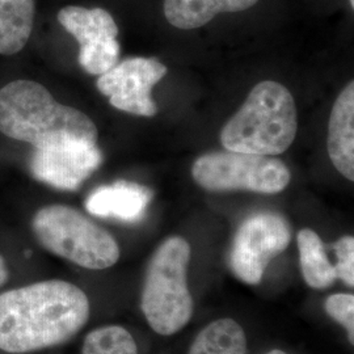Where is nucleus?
Segmentation results:
<instances>
[{
    "label": "nucleus",
    "mask_w": 354,
    "mask_h": 354,
    "mask_svg": "<svg viewBox=\"0 0 354 354\" xmlns=\"http://www.w3.org/2000/svg\"><path fill=\"white\" fill-rule=\"evenodd\" d=\"M167 74V67L152 58H130L117 64L97 79V89L111 105L127 113L152 117L158 106L151 91Z\"/></svg>",
    "instance_id": "10"
},
{
    "label": "nucleus",
    "mask_w": 354,
    "mask_h": 354,
    "mask_svg": "<svg viewBox=\"0 0 354 354\" xmlns=\"http://www.w3.org/2000/svg\"><path fill=\"white\" fill-rule=\"evenodd\" d=\"M189 261V243L171 236L158 247L147 266L140 307L150 327L162 336L175 335L193 315L187 279Z\"/></svg>",
    "instance_id": "4"
},
{
    "label": "nucleus",
    "mask_w": 354,
    "mask_h": 354,
    "mask_svg": "<svg viewBox=\"0 0 354 354\" xmlns=\"http://www.w3.org/2000/svg\"><path fill=\"white\" fill-rule=\"evenodd\" d=\"M58 21L79 42V64L86 73L102 75L118 64V26L108 11L68 6L58 12Z\"/></svg>",
    "instance_id": "9"
},
{
    "label": "nucleus",
    "mask_w": 354,
    "mask_h": 354,
    "mask_svg": "<svg viewBox=\"0 0 354 354\" xmlns=\"http://www.w3.org/2000/svg\"><path fill=\"white\" fill-rule=\"evenodd\" d=\"M297 241L306 283L314 289L329 288L337 277L320 236L315 231L304 228L298 232Z\"/></svg>",
    "instance_id": "15"
},
{
    "label": "nucleus",
    "mask_w": 354,
    "mask_h": 354,
    "mask_svg": "<svg viewBox=\"0 0 354 354\" xmlns=\"http://www.w3.org/2000/svg\"><path fill=\"white\" fill-rule=\"evenodd\" d=\"M8 277H10L8 266L6 264V260L3 259V256L0 254V288L8 281Z\"/></svg>",
    "instance_id": "20"
},
{
    "label": "nucleus",
    "mask_w": 354,
    "mask_h": 354,
    "mask_svg": "<svg viewBox=\"0 0 354 354\" xmlns=\"http://www.w3.org/2000/svg\"><path fill=\"white\" fill-rule=\"evenodd\" d=\"M291 228L282 215L263 212L248 216L238 228L230 252V268L247 285H257L266 266L290 244Z\"/></svg>",
    "instance_id": "7"
},
{
    "label": "nucleus",
    "mask_w": 354,
    "mask_h": 354,
    "mask_svg": "<svg viewBox=\"0 0 354 354\" xmlns=\"http://www.w3.org/2000/svg\"><path fill=\"white\" fill-rule=\"evenodd\" d=\"M89 319L86 292L62 279H49L0 294V349L30 353L74 337Z\"/></svg>",
    "instance_id": "1"
},
{
    "label": "nucleus",
    "mask_w": 354,
    "mask_h": 354,
    "mask_svg": "<svg viewBox=\"0 0 354 354\" xmlns=\"http://www.w3.org/2000/svg\"><path fill=\"white\" fill-rule=\"evenodd\" d=\"M297 118L289 89L266 80L253 87L243 106L222 129L221 142L227 151L279 155L295 140Z\"/></svg>",
    "instance_id": "3"
},
{
    "label": "nucleus",
    "mask_w": 354,
    "mask_h": 354,
    "mask_svg": "<svg viewBox=\"0 0 354 354\" xmlns=\"http://www.w3.org/2000/svg\"><path fill=\"white\" fill-rule=\"evenodd\" d=\"M82 354H138V346L127 329L106 326L89 332Z\"/></svg>",
    "instance_id": "17"
},
{
    "label": "nucleus",
    "mask_w": 354,
    "mask_h": 354,
    "mask_svg": "<svg viewBox=\"0 0 354 354\" xmlns=\"http://www.w3.org/2000/svg\"><path fill=\"white\" fill-rule=\"evenodd\" d=\"M259 0H165V16L178 29H197L212 21L218 13L241 12Z\"/></svg>",
    "instance_id": "13"
},
{
    "label": "nucleus",
    "mask_w": 354,
    "mask_h": 354,
    "mask_svg": "<svg viewBox=\"0 0 354 354\" xmlns=\"http://www.w3.org/2000/svg\"><path fill=\"white\" fill-rule=\"evenodd\" d=\"M35 20V0H0V54L24 49Z\"/></svg>",
    "instance_id": "14"
},
{
    "label": "nucleus",
    "mask_w": 354,
    "mask_h": 354,
    "mask_svg": "<svg viewBox=\"0 0 354 354\" xmlns=\"http://www.w3.org/2000/svg\"><path fill=\"white\" fill-rule=\"evenodd\" d=\"M151 198L149 188L121 180L93 190L86 201V209L95 216L134 223L145 216Z\"/></svg>",
    "instance_id": "11"
},
{
    "label": "nucleus",
    "mask_w": 354,
    "mask_h": 354,
    "mask_svg": "<svg viewBox=\"0 0 354 354\" xmlns=\"http://www.w3.org/2000/svg\"><path fill=\"white\" fill-rule=\"evenodd\" d=\"M194 181L206 190H251L276 194L290 183L289 168L279 159L245 152H212L192 168Z\"/></svg>",
    "instance_id": "6"
},
{
    "label": "nucleus",
    "mask_w": 354,
    "mask_h": 354,
    "mask_svg": "<svg viewBox=\"0 0 354 354\" xmlns=\"http://www.w3.org/2000/svg\"><path fill=\"white\" fill-rule=\"evenodd\" d=\"M337 257L335 266L336 277L342 279L349 288L354 286V239L353 236H342L333 244Z\"/></svg>",
    "instance_id": "19"
},
{
    "label": "nucleus",
    "mask_w": 354,
    "mask_h": 354,
    "mask_svg": "<svg viewBox=\"0 0 354 354\" xmlns=\"http://www.w3.org/2000/svg\"><path fill=\"white\" fill-rule=\"evenodd\" d=\"M32 228L45 250L82 268L102 270L120 259L113 236L74 207L45 206L33 216Z\"/></svg>",
    "instance_id": "5"
},
{
    "label": "nucleus",
    "mask_w": 354,
    "mask_h": 354,
    "mask_svg": "<svg viewBox=\"0 0 354 354\" xmlns=\"http://www.w3.org/2000/svg\"><path fill=\"white\" fill-rule=\"evenodd\" d=\"M266 354H286L285 352H282V351H272V352H269V353Z\"/></svg>",
    "instance_id": "21"
},
{
    "label": "nucleus",
    "mask_w": 354,
    "mask_h": 354,
    "mask_svg": "<svg viewBox=\"0 0 354 354\" xmlns=\"http://www.w3.org/2000/svg\"><path fill=\"white\" fill-rule=\"evenodd\" d=\"M0 131L39 147L62 137L97 140V127L87 114L55 102L32 80H13L0 88Z\"/></svg>",
    "instance_id": "2"
},
{
    "label": "nucleus",
    "mask_w": 354,
    "mask_h": 354,
    "mask_svg": "<svg viewBox=\"0 0 354 354\" xmlns=\"http://www.w3.org/2000/svg\"><path fill=\"white\" fill-rule=\"evenodd\" d=\"M102 163L93 140L62 137L35 149L30 159L33 177L62 190H76Z\"/></svg>",
    "instance_id": "8"
},
{
    "label": "nucleus",
    "mask_w": 354,
    "mask_h": 354,
    "mask_svg": "<svg viewBox=\"0 0 354 354\" xmlns=\"http://www.w3.org/2000/svg\"><path fill=\"white\" fill-rule=\"evenodd\" d=\"M329 317L340 323L348 332L349 342H354V297L352 294H333L326 301Z\"/></svg>",
    "instance_id": "18"
},
{
    "label": "nucleus",
    "mask_w": 354,
    "mask_h": 354,
    "mask_svg": "<svg viewBox=\"0 0 354 354\" xmlns=\"http://www.w3.org/2000/svg\"><path fill=\"white\" fill-rule=\"evenodd\" d=\"M247 339L241 326L232 319H219L197 335L189 354H245Z\"/></svg>",
    "instance_id": "16"
},
{
    "label": "nucleus",
    "mask_w": 354,
    "mask_h": 354,
    "mask_svg": "<svg viewBox=\"0 0 354 354\" xmlns=\"http://www.w3.org/2000/svg\"><path fill=\"white\" fill-rule=\"evenodd\" d=\"M328 155L335 168L349 181L354 180V83L336 99L329 117Z\"/></svg>",
    "instance_id": "12"
},
{
    "label": "nucleus",
    "mask_w": 354,
    "mask_h": 354,
    "mask_svg": "<svg viewBox=\"0 0 354 354\" xmlns=\"http://www.w3.org/2000/svg\"><path fill=\"white\" fill-rule=\"evenodd\" d=\"M351 4H352V7H354V0H351Z\"/></svg>",
    "instance_id": "22"
}]
</instances>
